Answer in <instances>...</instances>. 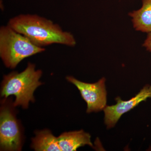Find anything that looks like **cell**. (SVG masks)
<instances>
[{
    "mask_svg": "<svg viewBox=\"0 0 151 151\" xmlns=\"http://www.w3.org/2000/svg\"><path fill=\"white\" fill-rule=\"evenodd\" d=\"M58 145L61 151H73L80 147L88 145L93 147L91 136L83 130L65 132L57 138Z\"/></svg>",
    "mask_w": 151,
    "mask_h": 151,
    "instance_id": "7",
    "label": "cell"
},
{
    "mask_svg": "<svg viewBox=\"0 0 151 151\" xmlns=\"http://www.w3.org/2000/svg\"><path fill=\"white\" fill-rule=\"evenodd\" d=\"M8 25L0 28V56L6 67L15 68L23 60L45 51Z\"/></svg>",
    "mask_w": 151,
    "mask_h": 151,
    "instance_id": "3",
    "label": "cell"
},
{
    "mask_svg": "<svg viewBox=\"0 0 151 151\" xmlns=\"http://www.w3.org/2000/svg\"><path fill=\"white\" fill-rule=\"evenodd\" d=\"M8 25L40 47L54 44L69 47L76 44L71 33L63 30L59 25L52 21L37 15H19L11 18Z\"/></svg>",
    "mask_w": 151,
    "mask_h": 151,
    "instance_id": "1",
    "label": "cell"
},
{
    "mask_svg": "<svg viewBox=\"0 0 151 151\" xmlns=\"http://www.w3.org/2000/svg\"><path fill=\"white\" fill-rule=\"evenodd\" d=\"M32 148L37 151H61L57 138L48 130H44L36 133L32 139Z\"/></svg>",
    "mask_w": 151,
    "mask_h": 151,
    "instance_id": "9",
    "label": "cell"
},
{
    "mask_svg": "<svg viewBox=\"0 0 151 151\" xmlns=\"http://www.w3.org/2000/svg\"><path fill=\"white\" fill-rule=\"evenodd\" d=\"M143 46L147 51L151 52V32L148 33L147 38L143 43Z\"/></svg>",
    "mask_w": 151,
    "mask_h": 151,
    "instance_id": "10",
    "label": "cell"
},
{
    "mask_svg": "<svg viewBox=\"0 0 151 151\" xmlns=\"http://www.w3.org/2000/svg\"><path fill=\"white\" fill-rule=\"evenodd\" d=\"M35 65L29 63L24 70L18 73L12 72L4 77L1 96L5 98L10 95L16 97L14 106L27 108L30 101H34V93L42 84L39 81L42 75L40 70H36Z\"/></svg>",
    "mask_w": 151,
    "mask_h": 151,
    "instance_id": "2",
    "label": "cell"
},
{
    "mask_svg": "<svg viewBox=\"0 0 151 151\" xmlns=\"http://www.w3.org/2000/svg\"><path fill=\"white\" fill-rule=\"evenodd\" d=\"M142 6L129 13L134 28L137 31L151 32V0H142Z\"/></svg>",
    "mask_w": 151,
    "mask_h": 151,
    "instance_id": "8",
    "label": "cell"
},
{
    "mask_svg": "<svg viewBox=\"0 0 151 151\" xmlns=\"http://www.w3.org/2000/svg\"><path fill=\"white\" fill-rule=\"evenodd\" d=\"M20 132L16 119L7 108L0 114V145L2 150L18 151L21 149Z\"/></svg>",
    "mask_w": 151,
    "mask_h": 151,
    "instance_id": "5",
    "label": "cell"
},
{
    "mask_svg": "<svg viewBox=\"0 0 151 151\" xmlns=\"http://www.w3.org/2000/svg\"><path fill=\"white\" fill-rule=\"evenodd\" d=\"M148 98H151V86L149 85L144 86L139 92L129 100L124 101L120 97H117L116 105L106 106L103 110L107 129L115 127L123 114L134 109L141 102L146 101Z\"/></svg>",
    "mask_w": 151,
    "mask_h": 151,
    "instance_id": "6",
    "label": "cell"
},
{
    "mask_svg": "<svg viewBox=\"0 0 151 151\" xmlns=\"http://www.w3.org/2000/svg\"><path fill=\"white\" fill-rule=\"evenodd\" d=\"M66 79L80 91L83 99L87 103V113L98 112L104 110L107 104V91L105 88V78H102L93 84L85 83L68 76Z\"/></svg>",
    "mask_w": 151,
    "mask_h": 151,
    "instance_id": "4",
    "label": "cell"
}]
</instances>
